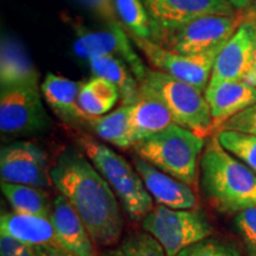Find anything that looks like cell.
Segmentation results:
<instances>
[{
	"label": "cell",
	"instance_id": "6da1fadb",
	"mask_svg": "<svg viewBox=\"0 0 256 256\" xmlns=\"http://www.w3.org/2000/svg\"><path fill=\"white\" fill-rule=\"evenodd\" d=\"M52 184L72 204L92 241L110 246L124 228L119 200L90 160L78 150L68 148L50 168Z\"/></svg>",
	"mask_w": 256,
	"mask_h": 256
},
{
	"label": "cell",
	"instance_id": "7a4b0ae2",
	"mask_svg": "<svg viewBox=\"0 0 256 256\" xmlns=\"http://www.w3.org/2000/svg\"><path fill=\"white\" fill-rule=\"evenodd\" d=\"M200 186L222 212L238 214L256 206V174L211 136L200 156Z\"/></svg>",
	"mask_w": 256,
	"mask_h": 256
},
{
	"label": "cell",
	"instance_id": "3957f363",
	"mask_svg": "<svg viewBox=\"0 0 256 256\" xmlns=\"http://www.w3.org/2000/svg\"><path fill=\"white\" fill-rule=\"evenodd\" d=\"M132 148L136 156L191 186L196 180L198 160L206 148V138L171 124Z\"/></svg>",
	"mask_w": 256,
	"mask_h": 256
},
{
	"label": "cell",
	"instance_id": "277c9868",
	"mask_svg": "<svg viewBox=\"0 0 256 256\" xmlns=\"http://www.w3.org/2000/svg\"><path fill=\"white\" fill-rule=\"evenodd\" d=\"M83 154L106 179L130 220H144L153 210V198L142 177L124 158L88 136L78 138Z\"/></svg>",
	"mask_w": 256,
	"mask_h": 256
},
{
	"label": "cell",
	"instance_id": "5b68a950",
	"mask_svg": "<svg viewBox=\"0 0 256 256\" xmlns=\"http://www.w3.org/2000/svg\"><path fill=\"white\" fill-rule=\"evenodd\" d=\"M142 83L162 98L174 124L203 138L215 130L206 94L200 89L150 66Z\"/></svg>",
	"mask_w": 256,
	"mask_h": 256
},
{
	"label": "cell",
	"instance_id": "8992f818",
	"mask_svg": "<svg viewBox=\"0 0 256 256\" xmlns=\"http://www.w3.org/2000/svg\"><path fill=\"white\" fill-rule=\"evenodd\" d=\"M247 18L238 14L204 16L177 28L154 30L152 40L174 52L202 54L224 46Z\"/></svg>",
	"mask_w": 256,
	"mask_h": 256
},
{
	"label": "cell",
	"instance_id": "52a82bcc",
	"mask_svg": "<svg viewBox=\"0 0 256 256\" xmlns=\"http://www.w3.org/2000/svg\"><path fill=\"white\" fill-rule=\"evenodd\" d=\"M142 226L162 244L168 256H177L212 234L206 216L198 209L174 210L158 206L142 220Z\"/></svg>",
	"mask_w": 256,
	"mask_h": 256
},
{
	"label": "cell",
	"instance_id": "ba28073f",
	"mask_svg": "<svg viewBox=\"0 0 256 256\" xmlns=\"http://www.w3.org/2000/svg\"><path fill=\"white\" fill-rule=\"evenodd\" d=\"M130 37L153 69L194 86L202 92L206 90L216 58L224 46L215 48L202 54L185 55L165 49L153 40H140L132 34H130Z\"/></svg>",
	"mask_w": 256,
	"mask_h": 256
},
{
	"label": "cell",
	"instance_id": "9c48e42d",
	"mask_svg": "<svg viewBox=\"0 0 256 256\" xmlns=\"http://www.w3.org/2000/svg\"><path fill=\"white\" fill-rule=\"evenodd\" d=\"M74 52L88 62L104 56H114L122 60L139 82L145 78L148 68L138 55L133 42L122 24H107V26L100 30H88L78 26L74 42Z\"/></svg>",
	"mask_w": 256,
	"mask_h": 256
},
{
	"label": "cell",
	"instance_id": "30bf717a",
	"mask_svg": "<svg viewBox=\"0 0 256 256\" xmlns=\"http://www.w3.org/2000/svg\"><path fill=\"white\" fill-rule=\"evenodd\" d=\"M50 120L38 86H24L2 90L0 95V130L5 134L24 136L42 132Z\"/></svg>",
	"mask_w": 256,
	"mask_h": 256
},
{
	"label": "cell",
	"instance_id": "8fae6325",
	"mask_svg": "<svg viewBox=\"0 0 256 256\" xmlns=\"http://www.w3.org/2000/svg\"><path fill=\"white\" fill-rule=\"evenodd\" d=\"M2 182L46 188L50 185V170L46 151L30 142H17L0 151Z\"/></svg>",
	"mask_w": 256,
	"mask_h": 256
},
{
	"label": "cell",
	"instance_id": "7c38bea8",
	"mask_svg": "<svg viewBox=\"0 0 256 256\" xmlns=\"http://www.w3.org/2000/svg\"><path fill=\"white\" fill-rule=\"evenodd\" d=\"M154 30L177 28L204 16H232L229 0H142Z\"/></svg>",
	"mask_w": 256,
	"mask_h": 256
},
{
	"label": "cell",
	"instance_id": "4fadbf2b",
	"mask_svg": "<svg viewBox=\"0 0 256 256\" xmlns=\"http://www.w3.org/2000/svg\"><path fill=\"white\" fill-rule=\"evenodd\" d=\"M256 40V22L247 18L217 56L208 86L226 81H244Z\"/></svg>",
	"mask_w": 256,
	"mask_h": 256
},
{
	"label": "cell",
	"instance_id": "5bb4252c",
	"mask_svg": "<svg viewBox=\"0 0 256 256\" xmlns=\"http://www.w3.org/2000/svg\"><path fill=\"white\" fill-rule=\"evenodd\" d=\"M134 168L153 200L159 206L174 210H190L197 206V198L188 184L160 171L139 156L133 158Z\"/></svg>",
	"mask_w": 256,
	"mask_h": 256
},
{
	"label": "cell",
	"instance_id": "9a60e30c",
	"mask_svg": "<svg viewBox=\"0 0 256 256\" xmlns=\"http://www.w3.org/2000/svg\"><path fill=\"white\" fill-rule=\"evenodd\" d=\"M51 220L60 247L76 256H96L84 223L66 198L58 194L52 202Z\"/></svg>",
	"mask_w": 256,
	"mask_h": 256
},
{
	"label": "cell",
	"instance_id": "2e32d148",
	"mask_svg": "<svg viewBox=\"0 0 256 256\" xmlns=\"http://www.w3.org/2000/svg\"><path fill=\"white\" fill-rule=\"evenodd\" d=\"M204 94L215 130L226 121L256 104V88L244 81H226L208 86Z\"/></svg>",
	"mask_w": 256,
	"mask_h": 256
},
{
	"label": "cell",
	"instance_id": "e0dca14e",
	"mask_svg": "<svg viewBox=\"0 0 256 256\" xmlns=\"http://www.w3.org/2000/svg\"><path fill=\"white\" fill-rule=\"evenodd\" d=\"M130 124L132 140L136 145L174 122L162 98L148 86L140 82L139 100L130 106Z\"/></svg>",
	"mask_w": 256,
	"mask_h": 256
},
{
	"label": "cell",
	"instance_id": "ac0fdd59",
	"mask_svg": "<svg viewBox=\"0 0 256 256\" xmlns=\"http://www.w3.org/2000/svg\"><path fill=\"white\" fill-rule=\"evenodd\" d=\"M82 83L64 76L48 74L40 87L42 95L64 122L75 126H86L89 116L78 106V95Z\"/></svg>",
	"mask_w": 256,
	"mask_h": 256
},
{
	"label": "cell",
	"instance_id": "d6986e66",
	"mask_svg": "<svg viewBox=\"0 0 256 256\" xmlns=\"http://www.w3.org/2000/svg\"><path fill=\"white\" fill-rule=\"evenodd\" d=\"M40 74L26 51L14 37L2 36L0 46L2 90L24 86H38Z\"/></svg>",
	"mask_w": 256,
	"mask_h": 256
},
{
	"label": "cell",
	"instance_id": "ffe728a7",
	"mask_svg": "<svg viewBox=\"0 0 256 256\" xmlns=\"http://www.w3.org/2000/svg\"><path fill=\"white\" fill-rule=\"evenodd\" d=\"M0 232L17 241L31 246H57L55 228L49 217L25 215L18 212L2 214L0 218Z\"/></svg>",
	"mask_w": 256,
	"mask_h": 256
},
{
	"label": "cell",
	"instance_id": "44dd1931",
	"mask_svg": "<svg viewBox=\"0 0 256 256\" xmlns=\"http://www.w3.org/2000/svg\"><path fill=\"white\" fill-rule=\"evenodd\" d=\"M92 74L113 83L120 94L121 104L132 106L139 100L140 82L122 60L114 56H104L89 62Z\"/></svg>",
	"mask_w": 256,
	"mask_h": 256
},
{
	"label": "cell",
	"instance_id": "7402d4cb",
	"mask_svg": "<svg viewBox=\"0 0 256 256\" xmlns=\"http://www.w3.org/2000/svg\"><path fill=\"white\" fill-rule=\"evenodd\" d=\"M130 106L121 104L110 114L89 118L86 126L104 142L121 148H127L134 145L130 134Z\"/></svg>",
	"mask_w": 256,
	"mask_h": 256
},
{
	"label": "cell",
	"instance_id": "603a6c76",
	"mask_svg": "<svg viewBox=\"0 0 256 256\" xmlns=\"http://www.w3.org/2000/svg\"><path fill=\"white\" fill-rule=\"evenodd\" d=\"M119 98V90L113 83L94 76L82 84L78 106L89 118L102 116L114 107Z\"/></svg>",
	"mask_w": 256,
	"mask_h": 256
},
{
	"label": "cell",
	"instance_id": "cb8c5ba5",
	"mask_svg": "<svg viewBox=\"0 0 256 256\" xmlns=\"http://www.w3.org/2000/svg\"><path fill=\"white\" fill-rule=\"evenodd\" d=\"M2 191L14 212L50 218L52 206L43 188L2 182Z\"/></svg>",
	"mask_w": 256,
	"mask_h": 256
},
{
	"label": "cell",
	"instance_id": "d4e9b609",
	"mask_svg": "<svg viewBox=\"0 0 256 256\" xmlns=\"http://www.w3.org/2000/svg\"><path fill=\"white\" fill-rule=\"evenodd\" d=\"M115 10L127 32L140 40H152L153 23L142 0H114Z\"/></svg>",
	"mask_w": 256,
	"mask_h": 256
},
{
	"label": "cell",
	"instance_id": "484cf974",
	"mask_svg": "<svg viewBox=\"0 0 256 256\" xmlns=\"http://www.w3.org/2000/svg\"><path fill=\"white\" fill-rule=\"evenodd\" d=\"M216 136L226 151L256 174V136L236 130H217Z\"/></svg>",
	"mask_w": 256,
	"mask_h": 256
},
{
	"label": "cell",
	"instance_id": "4316f807",
	"mask_svg": "<svg viewBox=\"0 0 256 256\" xmlns=\"http://www.w3.org/2000/svg\"><path fill=\"white\" fill-rule=\"evenodd\" d=\"M104 256H166V252L150 234H134Z\"/></svg>",
	"mask_w": 256,
	"mask_h": 256
},
{
	"label": "cell",
	"instance_id": "83f0119b",
	"mask_svg": "<svg viewBox=\"0 0 256 256\" xmlns=\"http://www.w3.org/2000/svg\"><path fill=\"white\" fill-rule=\"evenodd\" d=\"M177 256H241V254L232 243L206 238L185 248Z\"/></svg>",
	"mask_w": 256,
	"mask_h": 256
},
{
	"label": "cell",
	"instance_id": "f1b7e54d",
	"mask_svg": "<svg viewBox=\"0 0 256 256\" xmlns=\"http://www.w3.org/2000/svg\"><path fill=\"white\" fill-rule=\"evenodd\" d=\"M235 226L247 246L250 256H256V206L236 214Z\"/></svg>",
	"mask_w": 256,
	"mask_h": 256
},
{
	"label": "cell",
	"instance_id": "f546056e",
	"mask_svg": "<svg viewBox=\"0 0 256 256\" xmlns=\"http://www.w3.org/2000/svg\"><path fill=\"white\" fill-rule=\"evenodd\" d=\"M217 130H236L256 136V104L226 121Z\"/></svg>",
	"mask_w": 256,
	"mask_h": 256
},
{
	"label": "cell",
	"instance_id": "4dcf8cb0",
	"mask_svg": "<svg viewBox=\"0 0 256 256\" xmlns=\"http://www.w3.org/2000/svg\"><path fill=\"white\" fill-rule=\"evenodd\" d=\"M83 5L90 8L94 14L110 24H121L115 10L114 0H80Z\"/></svg>",
	"mask_w": 256,
	"mask_h": 256
},
{
	"label": "cell",
	"instance_id": "1f68e13d",
	"mask_svg": "<svg viewBox=\"0 0 256 256\" xmlns=\"http://www.w3.org/2000/svg\"><path fill=\"white\" fill-rule=\"evenodd\" d=\"M0 256H37V254L34 247L19 242L6 235H2Z\"/></svg>",
	"mask_w": 256,
	"mask_h": 256
},
{
	"label": "cell",
	"instance_id": "d6a6232c",
	"mask_svg": "<svg viewBox=\"0 0 256 256\" xmlns=\"http://www.w3.org/2000/svg\"><path fill=\"white\" fill-rule=\"evenodd\" d=\"M37 256H76L57 246H44V247H34Z\"/></svg>",
	"mask_w": 256,
	"mask_h": 256
},
{
	"label": "cell",
	"instance_id": "836d02e7",
	"mask_svg": "<svg viewBox=\"0 0 256 256\" xmlns=\"http://www.w3.org/2000/svg\"><path fill=\"white\" fill-rule=\"evenodd\" d=\"M244 82H247L248 84L256 88V40H255V46H254V52H252V58L250 66H249V72L247 74V78H246Z\"/></svg>",
	"mask_w": 256,
	"mask_h": 256
},
{
	"label": "cell",
	"instance_id": "e575fe53",
	"mask_svg": "<svg viewBox=\"0 0 256 256\" xmlns=\"http://www.w3.org/2000/svg\"><path fill=\"white\" fill-rule=\"evenodd\" d=\"M229 2L232 5V8L238 11V10H244L249 8L252 0H229Z\"/></svg>",
	"mask_w": 256,
	"mask_h": 256
},
{
	"label": "cell",
	"instance_id": "d590c367",
	"mask_svg": "<svg viewBox=\"0 0 256 256\" xmlns=\"http://www.w3.org/2000/svg\"><path fill=\"white\" fill-rule=\"evenodd\" d=\"M254 12H256V0H254Z\"/></svg>",
	"mask_w": 256,
	"mask_h": 256
},
{
	"label": "cell",
	"instance_id": "8d00e7d4",
	"mask_svg": "<svg viewBox=\"0 0 256 256\" xmlns=\"http://www.w3.org/2000/svg\"><path fill=\"white\" fill-rule=\"evenodd\" d=\"M254 14H255V17H256V12H254Z\"/></svg>",
	"mask_w": 256,
	"mask_h": 256
}]
</instances>
